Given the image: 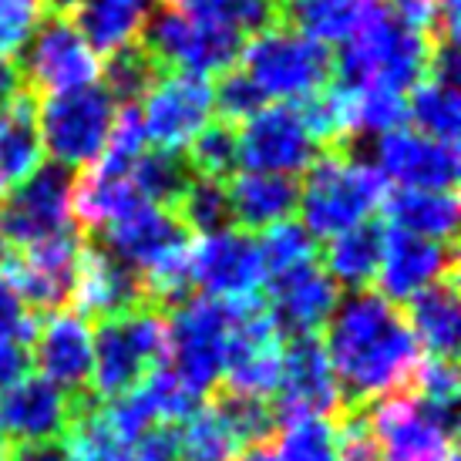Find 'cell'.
Returning a JSON list of instances; mask_svg holds the SVG:
<instances>
[{"mask_svg": "<svg viewBox=\"0 0 461 461\" xmlns=\"http://www.w3.org/2000/svg\"><path fill=\"white\" fill-rule=\"evenodd\" d=\"M323 350L340 387L344 411L367 408L387 394L408 391L421 364L401 307L374 290H354L337 300L330 321L323 323Z\"/></svg>", "mask_w": 461, "mask_h": 461, "instance_id": "6da1fadb", "label": "cell"}, {"mask_svg": "<svg viewBox=\"0 0 461 461\" xmlns=\"http://www.w3.org/2000/svg\"><path fill=\"white\" fill-rule=\"evenodd\" d=\"M428 58L431 38L384 4L333 58V85L347 91L387 88L404 95L428 75Z\"/></svg>", "mask_w": 461, "mask_h": 461, "instance_id": "7a4b0ae2", "label": "cell"}, {"mask_svg": "<svg viewBox=\"0 0 461 461\" xmlns=\"http://www.w3.org/2000/svg\"><path fill=\"white\" fill-rule=\"evenodd\" d=\"M384 195L387 182L371 162L354 155V149H333L303 172L296 209L310 236L330 240L357 222H367L381 209Z\"/></svg>", "mask_w": 461, "mask_h": 461, "instance_id": "3957f363", "label": "cell"}, {"mask_svg": "<svg viewBox=\"0 0 461 461\" xmlns=\"http://www.w3.org/2000/svg\"><path fill=\"white\" fill-rule=\"evenodd\" d=\"M91 350H95L91 391L102 401L129 394L145 381V374L166 364V313L139 307L95 323Z\"/></svg>", "mask_w": 461, "mask_h": 461, "instance_id": "277c9868", "label": "cell"}, {"mask_svg": "<svg viewBox=\"0 0 461 461\" xmlns=\"http://www.w3.org/2000/svg\"><path fill=\"white\" fill-rule=\"evenodd\" d=\"M115 98L98 81L85 88L48 95L44 102H38L41 149L51 155L54 166L68 172L95 166L115 129Z\"/></svg>", "mask_w": 461, "mask_h": 461, "instance_id": "5b68a950", "label": "cell"}, {"mask_svg": "<svg viewBox=\"0 0 461 461\" xmlns=\"http://www.w3.org/2000/svg\"><path fill=\"white\" fill-rule=\"evenodd\" d=\"M240 68L253 77L263 98H273V102H296L333 85L330 48L280 24L246 41Z\"/></svg>", "mask_w": 461, "mask_h": 461, "instance_id": "8992f818", "label": "cell"}, {"mask_svg": "<svg viewBox=\"0 0 461 461\" xmlns=\"http://www.w3.org/2000/svg\"><path fill=\"white\" fill-rule=\"evenodd\" d=\"M364 411L384 461H458V404H431L414 391H397Z\"/></svg>", "mask_w": 461, "mask_h": 461, "instance_id": "52a82bcc", "label": "cell"}, {"mask_svg": "<svg viewBox=\"0 0 461 461\" xmlns=\"http://www.w3.org/2000/svg\"><path fill=\"white\" fill-rule=\"evenodd\" d=\"M232 310L230 300L189 296L168 310L166 317V357L189 391L203 397L216 391L226 371Z\"/></svg>", "mask_w": 461, "mask_h": 461, "instance_id": "ba28073f", "label": "cell"}, {"mask_svg": "<svg viewBox=\"0 0 461 461\" xmlns=\"http://www.w3.org/2000/svg\"><path fill=\"white\" fill-rule=\"evenodd\" d=\"M141 44L166 71L209 77L240 65L246 38L226 27L195 24L176 7L158 4L141 24Z\"/></svg>", "mask_w": 461, "mask_h": 461, "instance_id": "9c48e42d", "label": "cell"}, {"mask_svg": "<svg viewBox=\"0 0 461 461\" xmlns=\"http://www.w3.org/2000/svg\"><path fill=\"white\" fill-rule=\"evenodd\" d=\"M17 68L24 77V88L31 95H58V91L85 88L95 85L102 71L98 51L88 44V38L75 27L68 14H48L41 17L34 34L17 51Z\"/></svg>", "mask_w": 461, "mask_h": 461, "instance_id": "30bf717a", "label": "cell"}, {"mask_svg": "<svg viewBox=\"0 0 461 461\" xmlns=\"http://www.w3.org/2000/svg\"><path fill=\"white\" fill-rule=\"evenodd\" d=\"M75 172L61 166H41L17 189L0 199V246L27 249L75 226L71 219Z\"/></svg>", "mask_w": 461, "mask_h": 461, "instance_id": "8fae6325", "label": "cell"}, {"mask_svg": "<svg viewBox=\"0 0 461 461\" xmlns=\"http://www.w3.org/2000/svg\"><path fill=\"white\" fill-rule=\"evenodd\" d=\"M85 249V232L71 226L68 232H58L44 243H34L27 249H7L0 257V273L14 283V290L24 296L31 310H65L75 296L77 263Z\"/></svg>", "mask_w": 461, "mask_h": 461, "instance_id": "7c38bea8", "label": "cell"}, {"mask_svg": "<svg viewBox=\"0 0 461 461\" xmlns=\"http://www.w3.org/2000/svg\"><path fill=\"white\" fill-rule=\"evenodd\" d=\"M273 411H276L280 424L300 421V418L337 421L344 414L340 387H337V377L330 371L321 333L283 340L280 387L273 394Z\"/></svg>", "mask_w": 461, "mask_h": 461, "instance_id": "4fadbf2b", "label": "cell"}, {"mask_svg": "<svg viewBox=\"0 0 461 461\" xmlns=\"http://www.w3.org/2000/svg\"><path fill=\"white\" fill-rule=\"evenodd\" d=\"M236 141L240 166H246V172L300 176L323 155L294 102H280L246 118L243 129L236 131Z\"/></svg>", "mask_w": 461, "mask_h": 461, "instance_id": "5bb4252c", "label": "cell"}, {"mask_svg": "<svg viewBox=\"0 0 461 461\" xmlns=\"http://www.w3.org/2000/svg\"><path fill=\"white\" fill-rule=\"evenodd\" d=\"M145 139L155 149H185L212 122V85L209 77L172 71L141 102Z\"/></svg>", "mask_w": 461, "mask_h": 461, "instance_id": "9a60e30c", "label": "cell"}, {"mask_svg": "<svg viewBox=\"0 0 461 461\" xmlns=\"http://www.w3.org/2000/svg\"><path fill=\"white\" fill-rule=\"evenodd\" d=\"M337 300H340V286L317 263V257L269 276L267 310L280 340L317 333L323 323L330 321Z\"/></svg>", "mask_w": 461, "mask_h": 461, "instance_id": "2e32d148", "label": "cell"}, {"mask_svg": "<svg viewBox=\"0 0 461 461\" xmlns=\"http://www.w3.org/2000/svg\"><path fill=\"white\" fill-rule=\"evenodd\" d=\"M267 280L257 236L246 230H222L193 246V286L212 300H243Z\"/></svg>", "mask_w": 461, "mask_h": 461, "instance_id": "e0dca14e", "label": "cell"}, {"mask_svg": "<svg viewBox=\"0 0 461 461\" xmlns=\"http://www.w3.org/2000/svg\"><path fill=\"white\" fill-rule=\"evenodd\" d=\"M377 172L401 189L451 193L458 182V145L428 139L414 129H394L377 139Z\"/></svg>", "mask_w": 461, "mask_h": 461, "instance_id": "ac0fdd59", "label": "cell"}, {"mask_svg": "<svg viewBox=\"0 0 461 461\" xmlns=\"http://www.w3.org/2000/svg\"><path fill=\"white\" fill-rule=\"evenodd\" d=\"M95 236L98 240H91V243L102 246L108 257H115L118 263H125L135 273H145V269H152L155 263H162L172 253L193 246V232L182 226L172 209L149 203L139 205L129 216L108 222Z\"/></svg>", "mask_w": 461, "mask_h": 461, "instance_id": "d6986e66", "label": "cell"}, {"mask_svg": "<svg viewBox=\"0 0 461 461\" xmlns=\"http://www.w3.org/2000/svg\"><path fill=\"white\" fill-rule=\"evenodd\" d=\"M139 307H149L141 273L118 263L115 257H108L102 246H95L85 236L71 310L88 323H102L112 321V317H122V313H131Z\"/></svg>", "mask_w": 461, "mask_h": 461, "instance_id": "ffe728a7", "label": "cell"}, {"mask_svg": "<svg viewBox=\"0 0 461 461\" xmlns=\"http://www.w3.org/2000/svg\"><path fill=\"white\" fill-rule=\"evenodd\" d=\"M31 367H38V377L54 384L61 394H77L91 387V323L77 317L75 310H58L38 327V337L31 344Z\"/></svg>", "mask_w": 461, "mask_h": 461, "instance_id": "44dd1931", "label": "cell"}, {"mask_svg": "<svg viewBox=\"0 0 461 461\" xmlns=\"http://www.w3.org/2000/svg\"><path fill=\"white\" fill-rule=\"evenodd\" d=\"M451 273H458L455 243H435L401 230H387L384 259L374 280H377V294L401 307L414 294H421L424 286L445 280Z\"/></svg>", "mask_w": 461, "mask_h": 461, "instance_id": "7402d4cb", "label": "cell"}, {"mask_svg": "<svg viewBox=\"0 0 461 461\" xmlns=\"http://www.w3.org/2000/svg\"><path fill=\"white\" fill-rule=\"evenodd\" d=\"M68 428V394L31 374L0 394V431L11 448L51 445Z\"/></svg>", "mask_w": 461, "mask_h": 461, "instance_id": "603a6c76", "label": "cell"}, {"mask_svg": "<svg viewBox=\"0 0 461 461\" xmlns=\"http://www.w3.org/2000/svg\"><path fill=\"white\" fill-rule=\"evenodd\" d=\"M276 24L321 44H347L384 0H273Z\"/></svg>", "mask_w": 461, "mask_h": 461, "instance_id": "cb8c5ba5", "label": "cell"}, {"mask_svg": "<svg viewBox=\"0 0 461 461\" xmlns=\"http://www.w3.org/2000/svg\"><path fill=\"white\" fill-rule=\"evenodd\" d=\"M232 209V226L269 230L296 212L300 203V182L296 176H273V172H243L226 182Z\"/></svg>", "mask_w": 461, "mask_h": 461, "instance_id": "d4e9b609", "label": "cell"}, {"mask_svg": "<svg viewBox=\"0 0 461 461\" xmlns=\"http://www.w3.org/2000/svg\"><path fill=\"white\" fill-rule=\"evenodd\" d=\"M411 333L418 347H424L431 357L455 360L458 354V333H461V313H458V273H451L445 280L424 286L421 294H414L404 303Z\"/></svg>", "mask_w": 461, "mask_h": 461, "instance_id": "484cf974", "label": "cell"}, {"mask_svg": "<svg viewBox=\"0 0 461 461\" xmlns=\"http://www.w3.org/2000/svg\"><path fill=\"white\" fill-rule=\"evenodd\" d=\"M41 155L38 95L24 88L0 112V199L38 172Z\"/></svg>", "mask_w": 461, "mask_h": 461, "instance_id": "4316f807", "label": "cell"}, {"mask_svg": "<svg viewBox=\"0 0 461 461\" xmlns=\"http://www.w3.org/2000/svg\"><path fill=\"white\" fill-rule=\"evenodd\" d=\"M384 240L387 226L381 219H367V222H357L350 230L337 232L323 246V269L330 273V280L337 286L364 290L377 276V269H381Z\"/></svg>", "mask_w": 461, "mask_h": 461, "instance_id": "83f0119b", "label": "cell"}, {"mask_svg": "<svg viewBox=\"0 0 461 461\" xmlns=\"http://www.w3.org/2000/svg\"><path fill=\"white\" fill-rule=\"evenodd\" d=\"M384 219L394 230L435 243H455L458 230V195L451 193H428V189H397L384 195Z\"/></svg>", "mask_w": 461, "mask_h": 461, "instance_id": "f1b7e54d", "label": "cell"}, {"mask_svg": "<svg viewBox=\"0 0 461 461\" xmlns=\"http://www.w3.org/2000/svg\"><path fill=\"white\" fill-rule=\"evenodd\" d=\"M162 0H81L68 17L75 21V27L88 38L95 51L112 54L115 48L135 41L145 17Z\"/></svg>", "mask_w": 461, "mask_h": 461, "instance_id": "f546056e", "label": "cell"}, {"mask_svg": "<svg viewBox=\"0 0 461 461\" xmlns=\"http://www.w3.org/2000/svg\"><path fill=\"white\" fill-rule=\"evenodd\" d=\"M195 179L193 166L179 149H145L131 166V182L149 205L172 209Z\"/></svg>", "mask_w": 461, "mask_h": 461, "instance_id": "4dcf8cb0", "label": "cell"}, {"mask_svg": "<svg viewBox=\"0 0 461 461\" xmlns=\"http://www.w3.org/2000/svg\"><path fill=\"white\" fill-rule=\"evenodd\" d=\"M166 75H172V71L158 65L152 54L145 51L141 41H129V44H122L108 54L102 88L115 98V104H135L139 108L149 98V91Z\"/></svg>", "mask_w": 461, "mask_h": 461, "instance_id": "1f68e13d", "label": "cell"}, {"mask_svg": "<svg viewBox=\"0 0 461 461\" xmlns=\"http://www.w3.org/2000/svg\"><path fill=\"white\" fill-rule=\"evenodd\" d=\"M166 4L185 14L195 24L226 27V31L243 34L246 41L276 24L273 0H166Z\"/></svg>", "mask_w": 461, "mask_h": 461, "instance_id": "d6a6232c", "label": "cell"}, {"mask_svg": "<svg viewBox=\"0 0 461 461\" xmlns=\"http://www.w3.org/2000/svg\"><path fill=\"white\" fill-rule=\"evenodd\" d=\"M408 102V118L414 122V131L438 141H458L461 131V98L458 88L441 85V81H418Z\"/></svg>", "mask_w": 461, "mask_h": 461, "instance_id": "836d02e7", "label": "cell"}, {"mask_svg": "<svg viewBox=\"0 0 461 461\" xmlns=\"http://www.w3.org/2000/svg\"><path fill=\"white\" fill-rule=\"evenodd\" d=\"M212 411H216L222 424L230 428V435L236 438V445H267L273 431L280 428L276 421V411L267 397H253V394H236V391H226L219 387L216 397H212Z\"/></svg>", "mask_w": 461, "mask_h": 461, "instance_id": "e575fe53", "label": "cell"}, {"mask_svg": "<svg viewBox=\"0 0 461 461\" xmlns=\"http://www.w3.org/2000/svg\"><path fill=\"white\" fill-rule=\"evenodd\" d=\"M172 212L179 216V222L193 236H212V232L232 230V209L226 182L195 176L189 182V189L182 193L179 203L172 205Z\"/></svg>", "mask_w": 461, "mask_h": 461, "instance_id": "d590c367", "label": "cell"}, {"mask_svg": "<svg viewBox=\"0 0 461 461\" xmlns=\"http://www.w3.org/2000/svg\"><path fill=\"white\" fill-rule=\"evenodd\" d=\"M189 166L195 176L216 182H230L240 168V141H236V125L212 118L193 141H189Z\"/></svg>", "mask_w": 461, "mask_h": 461, "instance_id": "8d00e7d4", "label": "cell"}, {"mask_svg": "<svg viewBox=\"0 0 461 461\" xmlns=\"http://www.w3.org/2000/svg\"><path fill=\"white\" fill-rule=\"evenodd\" d=\"M276 461H337V428L327 418H300L283 424Z\"/></svg>", "mask_w": 461, "mask_h": 461, "instance_id": "74e56055", "label": "cell"}, {"mask_svg": "<svg viewBox=\"0 0 461 461\" xmlns=\"http://www.w3.org/2000/svg\"><path fill=\"white\" fill-rule=\"evenodd\" d=\"M257 246H259V259H263V273H267V276H276L283 269H290V267H296V263H303V259L317 257L313 236H310L300 222H290V219L263 230Z\"/></svg>", "mask_w": 461, "mask_h": 461, "instance_id": "f35d334b", "label": "cell"}, {"mask_svg": "<svg viewBox=\"0 0 461 461\" xmlns=\"http://www.w3.org/2000/svg\"><path fill=\"white\" fill-rule=\"evenodd\" d=\"M139 391L145 394L149 408L155 411V421L166 418V424L185 421L195 408H199V394L179 381V374L172 371L168 364H158L155 371L145 374V381L139 384Z\"/></svg>", "mask_w": 461, "mask_h": 461, "instance_id": "ab89813d", "label": "cell"}, {"mask_svg": "<svg viewBox=\"0 0 461 461\" xmlns=\"http://www.w3.org/2000/svg\"><path fill=\"white\" fill-rule=\"evenodd\" d=\"M350 95H354V135H364V131L387 135V131L401 129V122L408 118V102L401 91L360 88Z\"/></svg>", "mask_w": 461, "mask_h": 461, "instance_id": "60d3db41", "label": "cell"}, {"mask_svg": "<svg viewBox=\"0 0 461 461\" xmlns=\"http://www.w3.org/2000/svg\"><path fill=\"white\" fill-rule=\"evenodd\" d=\"M216 88H212V112H219L222 122H246V118H253L257 112L267 108V98H263V91L253 85V77L246 75L243 68L236 65L230 71H222L216 75Z\"/></svg>", "mask_w": 461, "mask_h": 461, "instance_id": "b9f144b4", "label": "cell"}, {"mask_svg": "<svg viewBox=\"0 0 461 461\" xmlns=\"http://www.w3.org/2000/svg\"><path fill=\"white\" fill-rule=\"evenodd\" d=\"M41 17L44 0H0V58H17Z\"/></svg>", "mask_w": 461, "mask_h": 461, "instance_id": "7bdbcfd3", "label": "cell"}, {"mask_svg": "<svg viewBox=\"0 0 461 461\" xmlns=\"http://www.w3.org/2000/svg\"><path fill=\"white\" fill-rule=\"evenodd\" d=\"M333 428H337V461H384L364 408L344 411Z\"/></svg>", "mask_w": 461, "mask_h": 461, "instance_id": "ee69618b", "label": "cell"}, {"mask_svg": "<svg viewBox=\"0 0 461 461\" xmlns=\"http://www.w3.org/2000/svg\"><path fill=\"white\" fill-rule=\"evenodd\" d=\"M38 317L34 310L24 303V296L14 290V283L0 273V340H14V344H34L38 337Z\"/></svg>", "mask_w": 461, "mask_h": 461, "instance_id": "f6af8a7d", "label": "cell"}, {"mask_svg": "<svg viewBox=\"0 0 461 461\" xmlns=\"http://www.w3.org/2000/svg\"><path fill=\"white\" fill-rule=\"evenodd\" d=\"M131 461H182L179 428L176 424H152L131 445Z\"/></svg>", "mask_w": 461, "mask_h": 461, "instance_id": "bcb514c9", "label": "cell"}, {"mask_svg": "<svg viewBox=\"0 0 461 461\" xmlns=\"http://www.w3.org/2000/svg\"><path fill=\"white\" fill-rule=\"evenodd\" d=\"M31 371V354L24 344H14V340H0V394L14 387L21 377H27Z\"/></svg>", "mask_w": 461, "mask_h": 461, "instance_id": "7dc6e473", "label": "cell"}, {"mask_svg": "<svg viewBox=\"0 0 461 461\" xmlns=\"http://www.w3.org/2000/svg\"><path fill=\"white\" fill-rule=\"evenodd\" d=\"M24 91V77H21V68L14 58H0V112Z\"/></svg>", "mask_w": 461, "mask_h": 461, "instance_id": "c3c4849f", "label": "cell"}, {"mask_svg": "<svg viewBox=\"0 0 461 461\" xmlns=\"http://www.w3.org/2000/svg\"><path fill=\"white\" fill-rule=\"evenodd\" d=\"M11 461H71L65 445H34V448H11Z\"/></svg>", "mask_w": 461, "mask_h": 461, "instance_id": "681fc988", "label": "cell"}, {"mask_svg": "<svg viewBox=\"0 0 461 461\" xmlns=\"http://www.w3.org/2000/svg\"><path fill=\"white\" fill-rule=\"evenodd\" d=\"M232 461H276V455H273L269 445H253V448H246L240 458H232Z\"/></svg>", "mask_w": 461, "mask_h": 461, "instance_id": "f907efd6", "label": "cell"}, {"mask_svg": "<svg viewBox=\"0 0 461 461\" xmlns=\"http://www.w3.org/2000/svg\"><path fill=\"white\" fill-rule=\"evenodd\" d=\"M0 461H11V441L4 438V431H0Z\"/></svg>", "mask_w": 461, "mask_h": 461, "instance_id": "816d5d0a", "label": "cell"}]
</instances>
